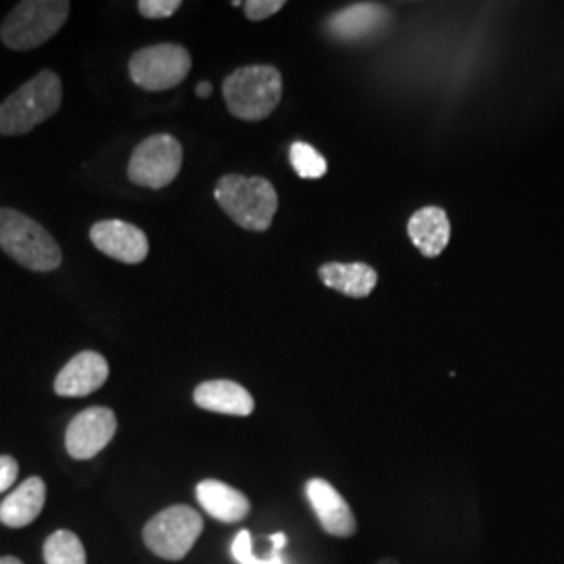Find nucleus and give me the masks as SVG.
<instances>
[{"instance_id": "nucleus-5", "label": "nucleus", "mask_w": 564, "mask_h": 564, "mask_svg": "<svg viewBox=\"0 0 564 564\" xmlns=\"http://www.w3.org/2000/svg\"><path fill=\"white\" fill-rule=\"evenodd\" d=\"M67 0H23L0 25V39L11 51H32L51 41L69 18Z\"/></svg>"}, {"instance_id": "nucleus-19", "label": "nucleus", "mask_w": 564, "mask_h": 564, "mask_svg": "<svg viewBox=\"0 0 564 564\" xmlns=\"http://www.w3.org/2000/svg\"><path fill=\"white\" fill-rule=\"evenodd\" d=\"M46 564H86V550L80 538L72 531H55L44 544Z\"/></svg>"}, {"instance_id": "nucleus-25", "label": "nucleus", "mask_w": 564, "mask_h": 564, "mask_svg": "<svg viewBox=\"0 0 564 564\" xmlns=\"http://www.w3.org/2000/svg\"><path fill=\"white\" fill-rule=\"evenodd\" d=\"M212 90H214L212 82H199V84H197V97H199V99H207V97L212 95Z\"/></svg>"}, {"instance_id": "nucleus-6", "label": "nucleus", "mask_w": 564, "mask_h": 564, "mask_svg": "<svg viewBox=\"0 0 564 564\" xmlns=\"http://www.w3.org/2000/svg\"><path fill=\"white\" fill-rule=\"evenodd\" d=\"M202 514L191 506H170L142 529L147 547L165 561H182L202 538Z\"/></svg>"}, {"instance_id": "nucleus-28", "label": "nucleus", "mask_w": 564, "mask_h": 564, "mask_svg": "<svg viewBox=\"0 0 564 564\" xmlns=\"http://www.w3.org/2000/svg\"><path fill=\"white\" fill-rule=\"evenodd\" d=\"M379 564H400L398 563V561H395V558H383V561H381V563Z\"/></svg>"}, {"instance_id": "nucleus-12", "label": "nucleus", "mask_w": 564, "mask_h": 564, "mask_svg": "<svg viewBox=\"0 0 564 564\" xmlns=\"http://www.w3.org/2000/svg\"><path fill=\"white\" fill-rule=\"evenodd\" d=\"M109 379V364L97 351H82L61 368L55 393L61 398H86Z\"/></svg>"}, {"instance_id": "nucleus-13", "label": "nucleus", "mask_w": 564, "mask_h": 564, "mask_svg": "<svg viewBox=\"0 0 564 564\" xmlns=\"http://www.w3.org/2000/svg\"><path fill=\"white\" fill-rule=\"evenodd\" d=\"M387 21H389V11L384 7L360 2L335 13L330 20L326 21V30L339 41H362L383 30Z\"/></svg>"}, {"instance_id": "nucleus-15", "label": "nucleus", "mask_w": 564, "mask_h": 564, "mask_svg": "<svg viewBox=\"0 0 564 564\" xmlns=\"http://www.w3.org/2000/svg\"><path fill=\"white\" fill-rule=\"evenodd\" d=\"M408 237L424 258L442 256L452 237L449 218L442 207H423L408 220Z\"/></svg>"}, {"instance_id": "nucleus-2", "label": "nucleus", "mask_w": 564, "mask_h": 564, "mask_svg": "<svg viewBox=\"0 0 564 564\" xmlns=\"http://www.w3.org/2000/svg\"><path fill=\"white\" fill-rule=\"evenodd\" d=\"M214 197L232 223L253 232L268 230L279 209V195L272 182L262 176H223L216 184Z\"/></svg>"}, {"instance_id": "nucleus-14", "label": "nucleus", "mask_w": 564, "mask_h": 564, "mask_svg": "<svg viewBox=\"0 0 564 564\" xmlns=\"http://www.w3.org/2000/svg\"><path fill=\"white\" fill-rule=\"evenodd\" d=\"M193 400L207 412L228 416H249L256 410L253 395L235 381H205L193 393Z\"/></svg>"}, {"instance_id": "nucleus-16", "label": "nucleus", "mask_w": 564, "mask_h": 564, "mask_svg": "<svg viewBox=\"0 0 564 564\" xmlns=\"http://www.w3.org/2000/svg\"><path fill=\"white\" fill-rule=\"evenodd\" d=\"M44 502H46V485L41 477H30L2 500L0 523L11 529L28 527L41 517Z\"/></svg>"}, {"instance_id": "nucleus-26", "label": "nucleus", "mask_w": 564, "mask_h": 564, "mask_svg": "<svg viewBox=\"0 0 564 564\" xmlns=\"http://www.w3.org/2000/svg\"><path fill=\"white\" fill-rule=\"evenodd\" d=\"M270 542L274 544V550H281V547L286 545V535H284V533H274V535L270 538Z\"/></svg>"}, {"instance_id": "nucleus-18", "label": "nucleus", "mask_w": 564, "mask_h": 564, "mask_svg": "<svg viewBox=\"0 0 564 564\" xmlns=\"http://www.w3.org/2000/svg\"><path fill=\"white\" fill-rule=\"evenodd\" d=\"M318 274L326 286L335 289L337 293H343L347 297H354V300L368 297L379 281L377 270L364 262L324 263L321 265Z\"/></svg>"}, {"instance_id": "nucleus-4", "label": "nucleus", "mask_w": 564, "mask_h": 564, "mask_svg": "<svg viewBox=\"0 0 564 564\" xmlns=\"http://www.w3.org/2000/svg\"><path fill=\"white\" fill-rule=\"evenodd\" d=\"M228 111L245 121L265 120L282 99L281 72L272 65H247L224 80Z\"/></svg>"}, {"instance_id": "nucleus-24", "label": "nucleus", "mask_w": 564, "mask_h": 564, "mask_svg": "<svg viewBox=\"0 0 564 564\" xmlns=\"http://www.w3.org/2000/svg\"><path fill=\"white\" fill-rule=\"evenodd\" d=\"M20 475V464L13 456H0V494L11 489Z\"/></svg>"}, {"instance_id": "nucleus-3", "label": "nucleus", "mask_w": 564, "mask_h": 564, "mask_svg": "<svg viewBox=\"0 0 564 564\" xmlns=\"http://www.w3.org/2000/svg\"><path fill=\"white\" fill-rule=\"evenodd\" d=\"M0 249L32 272H53L63 263L53 235L11 207H0Z\"/></svg>"}, {"instance_id": "nucleus-17", "label": "nucleus", "mask_w": 564, "mask_h": 564, "mask_svg": "<svg viewBox=\"0 0 564 564\" xmlns=\"http://www.w3.org/2000/svg\"><path fill=\"white\" fill-rule=\"evenodd\" d=\"M197 500L209 517L223 523H239L251 512V502L242 491L216 479L197 485Z\"/></svg>"}, {"instance_id": "nucleus-1", "label": "nucleus", "mask_w": 564, "mask_h": 564, "mask_svg": "<svg viewBox=\"0 0 564 564\" xmlns=\"http://www.w3.org/2000/svg\"><path fill=\"white\" fill-rule=\"evenodd\" d=\"M63 101V84L55 72L44 69L25 82L0 105V134L20 137L53 118Z\"/></svg>"}, {"instance_id": "nucleus-8", "label": "nucleus", "mask_w": 564, "mask_h": 564, "mask_svg": "<svg viewBox=\"0 0 564 564\" xmlns=\"http://www.w3.org/2000/svg\"><path fill=\"white\" fill-rule=\"evenodd\" d=\"M184 151L172 134H153L134 149L128 162V178L137 186L160 191L181 174Z\"/></svg>"}, {"instance_id": "nucleus-27", "label": "nucleus", "mask_w": 564, "mask_h": 564, "mask_svg": "<svg viewBox=\"0 0 564 564\" xmlns=\"http://www.w3.org/2000/svg\"><path fill=\"white\" fill-rule=\"evenodd\" d=\"M0 564H23L20 558H15V556H4V558H0Z\"/></svg>"}, {"instance_id": "nucleus-9", "label": "nucleus", "mask_w": 564, "mask_h": 564, "mask_svg": "<svg viewBox=\"0 0 564 564\" xmlns=\"http://www.w3.org/2000/svg\"><path fill=\"white\" fill-rule=\"evenodd\" d=\"M118 431L116 412L102 405L86 408L69 423L65 433V447L74 460H90L102 452Z\"/></svg>"}, {"instance_id": "nucleus-22", "label": "nucleus", "mask_w": 564, "mask_h": 564, "mask_svg": "<svg viewBox=\"0 0 564 564\" xmlns=\"http://www.w3.org/2000/svg\"><path fill=\"white\" fill-rule=\"evenodd\" d=\"M181 7V0H141L139 2L142 18H149V20L172 18Z\"/></svg>"}, {"instance_id": "nucleus-7", "label": "nucleus", "mask_w": 564, "mask_h": 564, "mask_svg": "<svg viewBox=\"0 0 564 564\" xmlns=\"http://www.w3.org/2000/svg\"><path fill=\"white\" fill-rule=\"evenodd\" d=\"M191 53L174 42L144 46L128 63L130 78L149 93H162L178 86L191 72Z\"/></svg>"}, {"instance_id": "nucleus-20", "label": "nucleus", "mask_w": 564, "mask_h": 564, "mask_svg": "<svg viewBox=\"0 0 564 564\" xmlns=\"http://www.w3.org/2000/svg\"><path fill=\"white\" fill-rule=\"evenodd\" d=\"M289 158H291V165L293 170L302 176V178H323L328 170L326 160L323 155L307 142H293L291 144V151H289Z\"/></svg>"}, {"instance_id": "nucleus-23", "label": "nucleus", "mask_w": 564, "mask_h": 564, "mask_svg": "<svg viewBox=\"0 0 564 564\" xmlns=\"http://www.w3.org/2000/svg\"><path fill=\"white\" fill-rule=\"evenodd\" d=\"M245 7V15L251 21L268 20L270 15L279 13L284 2L282 0H249L242 4Z\"/></svg>"}, {"instance_id": "nucleus-11", "label": "nucleus", "mask_w": 564, "mask_h": 564, "mask_svg": "<svg viewBox=\"0 0 564 564\" xmlns=\"http://www.w3.org/2000/svg\"><path fill=\"white\" fill-rule=\"evenodd\" d=\"M305 496L328 535H335V538L356 535L358 523L351 506L345 502L341 494L326 479L321 477L310 479L305 485Z\"/></svg>"}, {"instance_id": "nucleus-10", "label": "nucleus", "mask_w": 564, "mask_h": 564, "mask_svg": "<svg viewBox=\"0 0 564 564\" xmlns=\"http://www.w3.org/2000/svg\"><path fill=\"white\" fill-rule=\"evenodd\" d=\"M90 241L111 260L141 263L149 256V239L139 226L121 220H102L90 228Z\"/></svg>"}, {"instance_id": "nucleus-21", "label": "nucleus", "mask_w": 564, "mask_h": 564, "mask_svg": "<svg viewBox=\"0 0 564 564\" xmlns=\"http://www.w3.org/2000/svg\"><path fill=\"white\" fill-rule=\"evenodd\" d=\"M232 556L241 564H282V558L279 554H274L272 558L268 561H260L253 556V542H251V535L249 531H241L235 542H232Z\"/></svg>"}]
</instances>
